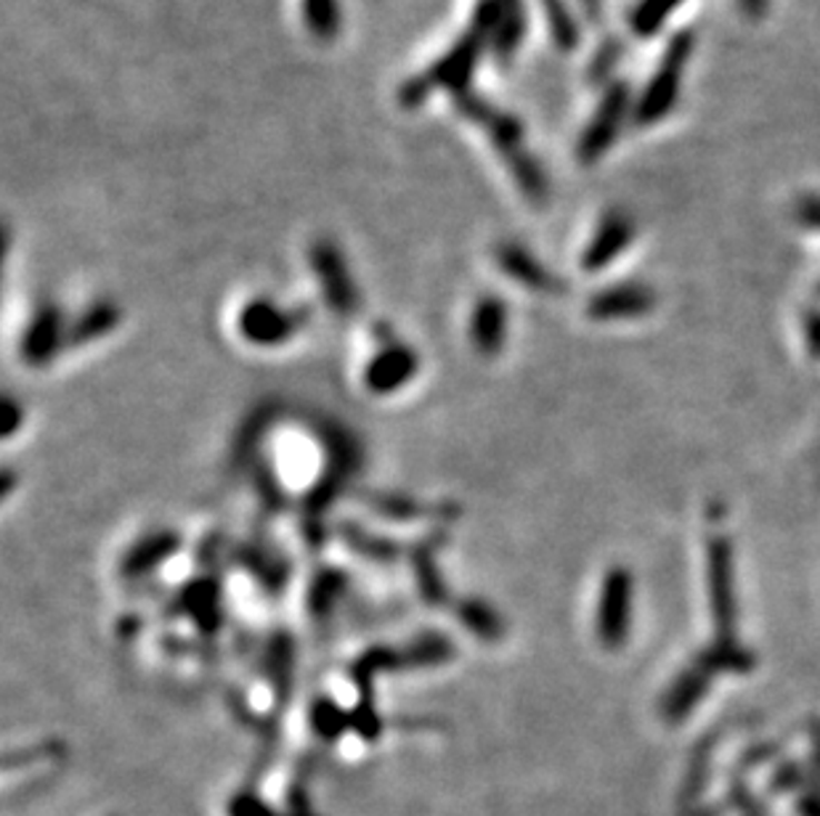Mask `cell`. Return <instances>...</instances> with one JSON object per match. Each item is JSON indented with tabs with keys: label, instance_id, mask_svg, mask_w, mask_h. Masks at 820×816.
Here are the masks:
<instances>
[{
	"label": "cell",
	"instance_id": "26",
	"mask_svg": "<svg viewBox=\"0 0 820 816\" xmlns=\"http://www.w3.org/2000/svg\"><path fill=\"white\" fill-rule=\"evenodd\" d=\"M369 538H372V536L364 534V530H350V528H348V538H346V541H348L350 546H354L356 551H369V544H375V541H369ZM391 555H393V546L377 544L375 557H391Z\"/></svg>",
	"mask_w": 820,
	"mask_h": 816
},
{
	"label": "cell",
	"instance_id": "27",
	"mask_svg": "<svg viewBox=\"0 0 820 816\" xmlns=\"http://www.w3.org/2000/svg\"><path fill=\"white\" fill-rule=\"evenodd\" d=\"M739 9H741L743 17L762 19L770 9V0H739Z\"/></svg>",
	"mask_w": 820,
	"mask_h": 816
},
{
	"label": "cell",
	"instance_id": "31",
	"mask_svg": "<svg viewBox=\"0 0 820 816\" xmlns=\"http://www.w3.org/2000/svg\"><path fill=\"white\" fill-rule=\"evenodd\" d=\"M799 814H802V816H820V798H816V795H808L804 800H799Z\"/></svg>",
	"mask_w": 820,
	"mask_h": 816
},
{
	"label": "cell",
	"instance_id": "9",
	"mask_svg": "<svg viewBox=\"0 0 820 816\" xmlns=\"http://www.w3.org/2000/svg\"><path fill=\"white\" fill-rule=\"evenodd\" d=\"M632 610V576L624 567H613L605 576L601 591V610H597V636L609 649L624 645L630 631Z\"/></svg>",
	"mask_w": 820,
	"mask_h": 816
},
{
	"label": "cell",
	"instance_id": "1",
	"mask_svg": "<svg viewBox=\"0 0 820 816\" xmlns=\"http://www.w3.org/2000/svg\"><path fill=\"white\" fill-rule=\"evenodd\" d=\"M695 34L693 30L674 32L666 43L664 53H661L656 69L648 78L640 96H635V112H632V126L651 128L664 122L678 107L682 80H685L688 61L693 57Z\"/></svg>",
	"mask_w": 820,
	"mask_h": 816
},
{
	"label": "cell",
	"instance_id": "24",
	"mask_svg": "<svg viewBox=\"0 0 820 816\" xmlns=\"http://www.w3.org/2000/svg\"><path fill=\"white\" fill-rule=\"evenodd\" d=\"M340 576L337 573H324L322 578H316L314 584V591H312V610L319 615V613H327L329 601H333L337 597V591H340Z\"/></svg>",
	"mask_w": 820,
	"mask_h": 816
},
{
	"label": "cell",
	"instance_id": "21",
	"mask_svg": "<svg viewBox=\"0 0 820 816\" xmlns=\"http://www.w3.org/2000/svg\"><path fill=\"white\" fill-rule=\"evenodd\" d=\"M460 620L475 636H481V639H497V636H502L500 615L494 613V607H488L481 599H465L460 605Z\"/></svg>",
	"mask_w": 820,
	"mask_h": 816
},
{
	"label": "cell",
	"instance_id": "19",
	"mask_svg": "<svg viewBox=\"0 0 820 816\" xmlns=\"http://www.w3.org/2000/svg\"><path fill=\"white\" fill-rule=\"evenodd\" d=\"M707 684H709V668L701 666V663L699 666H693L691 670H685V674L678 679V684L670 689V695H666L664 716L670 718V722H680V718H685L688 714H691L693 705L699 703V697L707 691Z\"/></svg>",
	"mask_w": 820,
	"mask_h": 816
},
{
	"label": "cell",
	"instance_id": "7",
	"mask_svg": "<svg viewBox=\"0 0 820 816\" xmlns=\"http://www.w3.org/2000/svg\"><path fill=\"white\" fill-rule=\"evenodd\" d=\"M65 345H70V327L65 324L59 306L46 302L27 324L22 342H19V358L32 369H40L51 364L65 350Z\"/></svg>",
	"mask_w": 820,
	"mask_h": 816
},
{
	"label": "cell",
	"instance_id": "29",
	"mask_svg": "<svg viewBox=\"0 0 820 816\" xmlns=\"http://www.w3.org/2000/svg\"><path fill=\"white\" fill-rule=\"evenodd\" d=\"M579 6H582L584 17H587L590 22H601V19H603L605 0H579Z\"/></svg>",
	"mask_w": 820,
	"mask_h": 816
},
{
	"label": "cell",
	"instance_id": "16",
	"mask_svg": "<svg viewBox=\"0 0 820 816\" xmlns=\"http://www.w3.org/2000/svg\"><path fill=\"white\" fill-rule=\"evenodd\" d=\"M120 308L112 300H99L91 308H86L82 314L70 324V348L78 345H88L101 340V337L112 335L120 324Z\"/></svg>",
	"mask_w": 820,
	"mask_h": 816
},
{
	"label": "cell",
	"instance_id": "5",
	"mask_svg": "<svg viewBox=\"0 0 820 816\" xmlns=\"http://www.w3.org/2000/svg\"><path fill=\"white\" fill-rule=\"evenodd\" d=\"M308 262H312V271L316 281H319L327 308L335 316H354L358 308V289L340 247L327 237L316 239L312 245V252H308Z\"/></svg>",
	"mask_w": 820,
	"mask_h": 816
},
{
	"label": "cell",
	"instance_id": "8",
	"mask_svg": "<svg viewBox=\"0 0 820 816\" xmlns=\"http://www.w3.org/2000/svg\"><path fill=\"white\" fill-rule=\"evenodd\" d=\"M417 369V352L409 345L396 342L391 337V331H385L381 352L372 358L367 364V371H364V385H367L372 396H393V392H398L415 379Z\"/></svg>",
	"mask_w": 820,
	"mask_h": 816
},
{
	"label": "cell",
	"instance_id": "11",
	"mask_svg": "<svg viewBox=\"0 0 820 816\" xmlns=\"http://www.w3.org/2000/svg\"><path fill=\"white\" fill-rule=\"evenodd\" d=\"M494 258H497L500 271L507 279L518 281L528 292L555 295L563 289V281L550 268H544V262L532 250L518 245V241H502L497 250H494Z\"/></svg>",
	"mask_w": 820,
	"mask_h": 816
},
{
	"label": "cell",
	"instance_id": "10",
	"mask_svg": "<svg viewBox=\"0 0 820 816\" xmlns=\"http://www.w3.org/2000/svg\"><path fill=\"white\" fill-rule=\"evenodd\" d=\"M632 239H635V220L622 210L605 212L595 233H592L587 250L582 255V268L590 273L603 271L619 255H624L626 247L632 245Z\"/></svg>",
	"mask_w": 820,
	"mask_h": 816
},
{
	"label": "cell",
	"instance_id": "28",
	"mask_svg": "<svg viewBox=\"0 0 820 816\" xmlns=\"http://www.w3.org/2000/svg\"><path fill=\"white\" fill-rule=\"evenodd\" d=\"M17 419H22V411L13 404V398H6V421H3L6 438H11V435L17 432Z\"/></svg>",
	"mask_w": 820,
	"mask_h": 816
},
{
	"label": "cell",
	"instance_id": "4",
	"mask_svg": "<svg viewBox=\"0 0 820 816\" xmlns=\"http://www.w3.org/2000/svg\"><path fill=\"white\" fill-rule=\"evenodd\" d=\"M471 24L488 40V53L502 67L515 59L528 32V13L523 0H478Z\"/></svg>",
	"mask_w": 820,
	"mask_h": 816
},
{
	"label": "cell",
	"instance_id": "17",
	"mask_svg": "<svg viewBox=\"0 0 820 816\" xmlns=\"http://www.w3.org/2000/svg\"><path fill=\"white\" fill-rule=\"evenodd\" d=\"M540 6L544 22H547L550 40L563 53L576 51L579 43H582V24H579L576 11L571 9L569 0H540Z\"/></svg>",
	"mask_w": 820,
	"mask_h": 816
},
{
	"label": "cell",
	"instance_id": "23",
	"mask_svg": "<svg viewBox=\"0 0 820 816\" xmlns=\"http://www.w3.org/2000/svg\"><path fill=\"white\" fill-rule=\"evenodd\" d=\"M701 666L714 670V668H735V670H747L751 668V658L749 653H743L733 645V641H725V645H717L714 649L701 655Z\"/></svg>",
	"mask_w": 820,
	"mask_h": 816
},
{
	"label": "cell",
	"instance_id": "30",
	"mask_svg": "<svg viewBox=\"0 0 820 816\" xmlns=\"http://www.w3.org/2000/svg\"><path fill=\"white\" fill-rule=\"evenodd\" d=\"M808 340L812 345V350L820 352V316L808 318Z\"/></svg>",
	"mask_w": 820,
	"mask_h": 816
},
{
	"label": "cell",
	"instance_id": "20",
	"mask_svg": "<svg viewBox=\"0 0 820 816\" xmlns=\"http://www.w3.org/2000/svg\"><path fill=\"white\" fill-rule=\"evenodd\" d=\"M682 3H685V0H638L635 9L630 11L632 34H638V38L643 40L659 34Z\"/></svg>",
	"mask_w": 820,
	"mask_h": 816
},
{
	"label": "cell",
	"instance_id": "25",
	"mask_svg": "<svg viewBox=\"0 0 820 816\" xmlns=\"http://www.w3.org/2000/svg\"><path fill=\"white\" fill-rule=\"evenodd\" d=\"M794 216L802 226L818 228V231H820V197H818V193L799 197V202L794 207Z\"/></svg>",
	"mask_w": 820,
	"mask_h": 816
},
{
	"label": "cell",
	"instance_id": "3",
	"mask_svg": "<svg viewBox=\"0 0 820 816\" xmlns=\"http://www.w3.org/2000/svg\"><path fill=\"white\" fill-rule=\"evenodd\" d=\"M488 51V40L481 30H475L471 24L467 30L454 40L449 51L444 57H438L425 72L415 74L419 88H423L425 99H431L436 91L452 93L454 99L471 91V82L475 78V69H478L481 59Z\"/></svg>",
	"mask_w": 820,
	"mask_h": 816
},
{
	"label": "cell",
	"instance_id": "14",
	"mask_svg": "<svg viewBox=\"0 0 820 816\" xmlns=\"http://www.w3.org/2000/svg\"><path fill=\"white\" fill-rule=\"evenodd\" d=\"M709 578H712V607L720 631L730 636L733 626V567H730V546L722 538H714L709 549Z\"/></svg>",
	"mask_w": 820,
	"mask_h": 816
},
{
	"label": "cell",
	"instance_id": "18",
	"mask_svg": "<svg viewBox=\"0 0 820 816\" xmlns=\"http://www.w3.org/2000/svg\"><path fill=\"white\" fill-rule=\"evenodd\" d=\"M300 17L308 34L319 43H333L343 32L340 0H300Z\"/></svg>",
	"mask_w": 820,
	"mask_h": 816
},
{
	"label": "cell",
	"instance_id": "15",
	"mask_svg": "<svg viewBox=\"0 0 820 816\" xmlns=\"http://www.w3.org/2000/svg\"><path fill=\"white\" fill-rule=\"evenodd\" d=\"M178 546H181V538H178V534H170V530L141 538V541L130 546V551H126V557H122L120 567L122 576L139 578L144 573H151L155 567H160L165 559L174 557Z\"/></svg>",
	"mask_w": 820,
	"mask_h": 816
},
{
	"label": "cell",
	"instance_id": "2",
	"mask_svg": "<svg viewBox=\"0 0 820 816\" xmlns=\"http://www.w3.org/2000/svg\"><path fill=\"white\" fill-rule=\"evenodd\" d=\"M635 112V93L626 80H611L597 101L595 112L582 128L576 141V157L582 165H597L609 155V149L619 141L626 122H632Z\"/></svg>",
	"mask_w": 820,
	"mask_h": 816
},
{
	"label": "cell",
	"instance_id": "13",
	"mask_svg": "<svg viewBox=\"0 0 820 816\" xmlns=\"http://www.w3.org/2000/svg\"><path fill=\"white\" fill-rule=\"evenodd\" d=\"M507 340V306L497 295H484L471 316V342L478 356H500Z\"/></svg>",
	"mask_w": 820,
	"mask_h": 816
},
{
	"label": "cell",
	"instance_id": "6",
	"mask_svg": "<svg viewBox=\"0 0 820 816\" xmlns=\"http://www.w3.org/2000/svg\"><path fill=\"white\" fill-rule=\"evenodd\" d=\"M303 327V314L285 310L268 297H255L239 314V335L258 348H274L293 340Z\"/></svg>",
	"mask_w": 820,
	"mask_h": 816
},
{
	"label": "cell",
	"instance_id": "22",
	"mask_svg": "<svg viewBox=\"0 0 820 816\" xmlns=\"http://www.w3.org/2000/svg\"><path fill=\"white\" fill-rule=\"evenodd\" d=\"M624 57V43L616 38L603 40L601 48L595 51V57L590 61V80L592 82H605L611 78V72H616L619 61Z\"/></svg>",
	"mask_w": 820,
	"mask_h": 816
},
{
	"label": "cell",
	"instance_id": "12",
	"mask_svg": "<svg viewBox=\"0 0 820 816\" xmlns=\"http://www.w3.org/2000/svg\"><path fill=\"white\" fill-rule=\"evenodd\" d=\"M653 308H656V295L645 283H619L592 297L587 314L595 321H616V318L645 316Z\"/></svg>",
	"mask_w": 820,
	"mask_h": 816
}]
</instances>
